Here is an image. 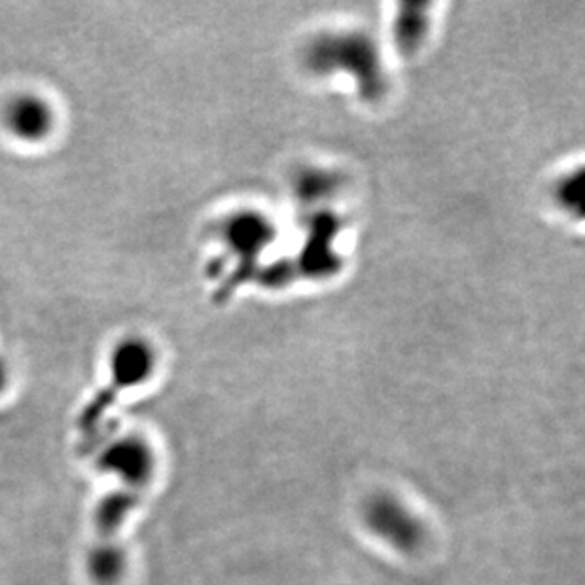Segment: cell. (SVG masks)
<instances>
[{
    "label": "cell",
    "instance_id": "6da1fadb",
    "mask_svg": "<svg viewBox=\"0 0 585 585\" xmlns=\"http://www.w3.org/2000/svg\"><path fill=\"white\" fill-rule=\"evenodd\" d=\"M364 519L372 532L398 552H416L424 540L421 521L396 498H372L364 508Z\"/></svg>",
    "mask_w": 585,
    "mask_h": 585
},
{
    "label": "cell",
    "instance_id": "7a4b0ae2",
    "mask_svg": "<svg viewBox=\"0 0 585 585\" xmlns=\"http://www.w3.org/2000/svg\"><path fill=\"white\" fill-rule=\"evenodd\" d=\"M99 468L114 474L128 490L141 489L151 484L156 474V456L143 438L128 435L102 451Z\"/></svg>",
    "mask_w": 585,
    "mask_h": 585
},
{
    "label": "cell",
    "instance_id": "3957f363",
    "mask_svg": "<svg viewBox=\"0 0 585 585\" xmlns=\"http://www.w3.org/2000/svg\"><path fill=\"white\" fill-rule=\"evenodd\" d=\"M4 123L12 135L34 143L48 135L54 125V114L48 104L34 96H20L8 102Z\"/></svg>",
    "mask_w": 585,
    "mask_h": 585
},
{
    "label": "cell",
    "instance_id": "277c9868",
    "mask_svg": "<svg viewBox=\"0 0 585 585\" xmlns=\"http://www.w3.org/2000/svg\"><path fill=\"white\" fill-rule=\"evenodd\" d=\"M152 368H154V354L141 340L123 341L114 349L110 358L112 379L122 388L135 387L139 383L146 382Z\"/></svg>",
    "mask_w": 585,
    "mask_h": 585
},
{
    "label": "cell",
    "instance_id": "5b68a950",
    "mask_svg": "<svg viewBox=\"0 0 585 585\" xmlns=\"http://www.w3.org/2000/svg\"><path fill=\"white\" fill-rule=\"evenodd\" d=\"M136 495L133 490H114L102 497L96 508V527L102 537H112L135 510Z\"/></svg>",
    "mask_w": 585,
    "mask_h": 585
},
{
    "label": "cell",
    "instance_id": "8992f818",
    "mask_svg": "<svg viewBox=\"0 0 585 585\" xmlns=\"http://www.w3.org/2000/svg\"><path fill=\"white\" fill-rule=\"evenodd\" d=\"M128 559L114 544L97 545L88 555L89 580L96 585H118L125 574Z\"/></svg>",
    "mask_w": 585,
    "mask_h": 585
},
{
    "label": "cell",
    "instance_id": "52a82bcc",
    "mask_svg": "<svg viewBox=\"0 0 585 585\" xmlns=\"http://www.w3.org/2000/svg\"><path fill=\"white\" fill-rule=\"evenodd\" d=\"M4 387H7V372L0 366V393H2V388Z\"/></svg>",
    "mask_w": 585,
    "mask_h": 585
}]
</instances>
